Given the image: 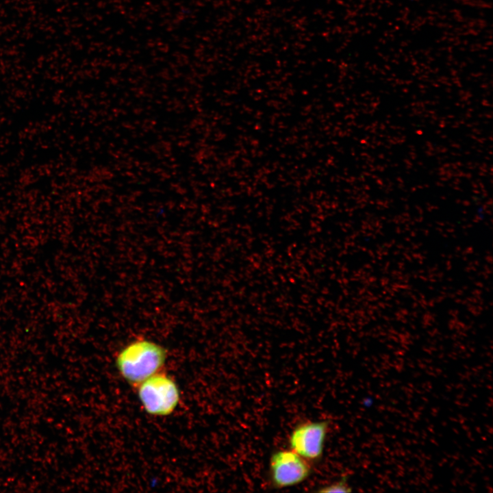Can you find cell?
<instances>
[{"label":"cell","mask_w":493,"mask_h":493,"mask_svg":"<svg viewBox=\"0 0 493 493\" xmlns=\"http://www.w3.org/2000/svg\"><path fill=\"white\" fill-rule=\"evenodd\" d=\"M136 388L143 409L151 416H169L179 403L180 392L177 383L162 370L147 378Z\"/></svg>","instance_id":"2"},{"label":"cell","mask_w":493,"mask_h":493,"mask_svg":"<svg viewBox=\"0 0 493 493\" xmlns=\"http://www.w3.org/2000/svg\"><path fill=\"white\" fill-rule=\"evenodd\" d=\"M352 490L347 483L346 477L334 483L321 487L318 492H349Z\"/></svg>","instance_id":"5"},{"label":"cell","mask_w":493,"mask_h":493,"mask_svg":"<svg viewBox=\"0 0 493 493\" xmlns=\"http://www.w3.org/2000/svg\"><path fill=\"white\" fill-rule=\"evenodd\" d=\"M329 425L327 420H308L299 423L290 434V449L309 462L320 459Z\"/></svg>","instance_id":"4"},{"label":"cell","mask_w":493,"mask_h":493,"mask_svg":"<svg viewBox=\"0 0 493 493\" xmlns=\"http://www.w3.org/2000/svg\"><path fill=\"white\" fill-rule=\"evenodd\" d=\"M269 466L270 481L275 488L296 485L305 481L312 473L310 462L291 449L274 452Z\"/></svg>","instance_id":"3"},{"label":"cell","mask_w":493,"mask_h":493,"mask_svg":"<svg viewBox=\"0 0 493 493\" xmlns=\"http://www.w3.org/2000/svg\"><path fill=\"white\" fill-rule=\"evenodd\" d=\"M167 358L168 352L164 346L148 338H137L117 353L115 366L123 379L136 388L162 371Z\"/></svg>","instance_id":"1"}]
</instances>
